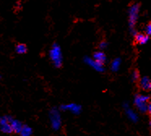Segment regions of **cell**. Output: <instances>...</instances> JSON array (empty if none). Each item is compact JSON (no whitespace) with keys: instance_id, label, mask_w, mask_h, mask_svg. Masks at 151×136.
Segmentation results:
<instances>
[{"instance_id":"6da1fadb","label":"cell","mask_w":151,"mask_h":136,"mask_svg":"<svg viewBox=\"0 0 151 136\" xmlns=\"http://www.w3.org/2000/svg\"><path fill=\"white\" fill-rule=\"evenodd\" d=\"M150 100L149 96L145 95H137L135 98V105L141 112H147L148 100Z\"/></svg>"},{"instance_id":"7a4b0ae2","label":"cell","mask_w":151,"mask_h":136,"mask_svg":"<svg viewBox=\"0 0 151 136\" xmlns=\"http://www.w3.org/2000/svg\"><path fill=\"white\" fill-rule=\"evenodd\" d=\"M139 9H140V5L137 3L133 4L129 8V22H130V25L132 27L134 25L137 19Z\"/></svg>"},{"instance_id":"3957f363","label":"cell","mask_w":151,"mask_h":136,"mask_svg":"<svg viewBox=\"0 0 151 136\" xmlns=\"http://www.w3.org/2000/svg\"><path fill=\"white\" fill-rule=\"evenodd\" d=\"M50 121H51V125L55 130H59L61 126V119H60V115L59 112L56 110H52L50 114Z\"/></svg>"},{"instance_id":"277c9868","label":"cell","mask_w":151,"mask_h":136,"mask_svg":"<svg viewBox=\"0 0 151 136\" xmlns=\"http://www.w3.org/2000/svg\"><path fill=\"white\" fill-rule=\"evenodd\" d=\"M12 118L10 117H0V127L1 130L4 133H12V130L11 127V121Z\"/></svg>"},{"instance_id":"5b68a950","label":"cell","mask_w":151,"mask_h":136,"mask_svg":"<svg viewBox=\"0 0 151 136\" xmlns=\"http://www.w3.org/2000/svg\"><path fill=\"white\" fill-rule=\"evenodd\" d=\"M50 57L54 62L55 63L57 67H60L62 64V56H61V53H60V49L58 47L56 48H53V49L50 52Z\"/></svg>"},{"instance_id":"8992f818","label":"cell","mask_w":151,"mask_h":136,"mask_svg":"<svg viewBox=\"0 0 151 136\" xmlns=\"http://www.w3.org/2000/svg\"><path fill=\"white\" fill-rule=\"evenodd\" d=\"M140 82V87H141V89H143L144 91H150L151 89V81L150 79L147 76L141 78L139 79Z\"/></svg>"},{"instance_id":"52a82bcc","label":"cell","mask_w":151,"mask_h":136,"mask_svg":"<svg viewBox=\"0 0 151 136\" xmlns=\"http://www.w3.org/2000/svg\"><path fill=\"white\" fill-rule=\"evenodd\" d=\"M149 40V36L145 34V33H141V32H137L136 33L134 37V41L137 44H140V45H143L145 44Z\"/></svg>"},{"instance_id":"ba28073f","label":"cell","mask_w":151,"mask_h":136,"mask_svg":"<svg viewBox=\"0 0 151 136\" xmlns=\"http://www.w3.org/2000/svg\"><path fill=\"white\" fill-rule=\"evenodd\" d=\"M10 124L12 131H14L15 133H17V134H19L21 131L23 125H22V123L20 122L17 121V120H12Z\"/></svg>"},{"instance_id":"9c48e42d","label":"cell","mask_w":151,"mask_h":136,"mask_svg":"<svg viewBox=\"0 0 151 136\" xmlns=\"http://www.w3.org/2000/svg\"><path fill=\"white\" fill-rule=\"evenodd\" d=\"M93 58L99 64H103L106 61V55L101 51H97L93 54Z\"/></svg>"},{"instance_id":"30bf717a","label":"cell","mask_w":151,"mask_h":136,"mask_svg":"<svg viewBox=\"0 0 151 136\" xmlns=\"http://www.w3.org/2000/svg\"><path fill=\"white\" fill-rule=\"evenodd\" d=\"M62 109L63 110H68L73 112L74 113H79L81 112V106L76 105V104H69V105H67L65 106H63Z\"/></svg>"},{"instance_id":"8fae6325","label":"cell","mask_w":151,"mask_h":136,"mask_svg":"<svg viewBox=\"0 0 151 136\" xmlns=\"http://www.w3.org/2000/svg\"><path fill=\"white\" fill-rule=\"evenodd\" d=\"M16 51L19 54H24L27 53L28 48H27L26 45H24V44H18L16 46Z\"/></svg>"},{"instance_id":"7c38bea8","label":"cell","mask_w":151,"mask_h":136,"mask_svg":"<svg viewBox=\"0 0 151 136\" xmlns=\"http://www.w3.org/2000/svg\"><path fill=\"white\" fill-rule=\"evenodd\" d=\"M20 135L21 136H30L32 135V129L27 126H23L22 130L20 131Z\"/></svg>"},{"instance_id":"4fadbf2b","label":"cell","mask_w":151,"mask_h":136,"mask_svg":"<svg viewBox=\"0 0 151 136\" xmlns=\"http://www.w3.org/2000/svg\"><path fill=\"white\" fill-rule=\"evenodd\" d=\"M127 114H128V117L131 120L134 121V122L137 121V114L132 110H127Z\"/></svg>"},{"instance_id":"5bb4252c","label":"cell","mask_w":151,"mask_h":136,"mask_svg":"<svg viewBox=\"0 0 151 136\" xmlns=\"http://www.w3.org/2000/svg\"><path fill=\"white\" fill-rule=\"evenodd\" d=\"M132 79L134 81H139L140 79V72L138 70H135L132 74Z\"/></svg>"},{"instance_id":"9a60e30c","label":"cell","mask_w":151,"mask_h":136,"mask_svg":"<svg viewBox=\"0 0 151 136\" xmlns=\"http://www.w3.org/2000/svg\"><path fill=\"white\" fill-rule=\"evenodd\" d=\"M146 35L150 36L151 33V24L149 23L147 25H146Z\"/></svg>"},{"instance_id":"2e32d148","label":"cell","mask_w":151,"mask_h":136,"mask_svg":"<svg viewBox=\"0 0 151 136\" xmlns=\"http://www.w3.org/2000/svg\"><path fill=\"white\" fill-rule=\"evenodd\" d=\"M147 112H148V113H150V112H151V105H150V103L148 104Z\"/></svg>"},{"instance_id":"e0dca14e","label":"cell","mask_w":151,"mask_h":136,"mask_svg":"<svg viewBox=\"0 0 151 136\" xmlns=\"http://www.w3.org/2000/svg\"><path fill=\"white\" fill-rule=\"evenodd\" d=\"M114 64L116 65V66H117V67H118V65L119 64V62H116V61H115V62H114ZM113 67L116 68V67H115V66H113Z\"/></svg>"}]
</instances>
